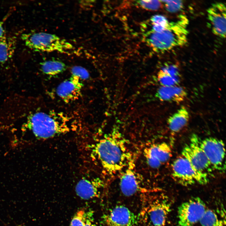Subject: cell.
Here are the masks:
<instances>
[{"instance_id":"cell-20","label":"cell","mask_w":226,"mask_h":226,"mask_svg":"<svg viewBox=\"0 0 226 226\" xmlns=\"http://www.w3.org/2000/svg\"><path fill=\"white\" fill-rule=\"evenodd\" d=\"M41 70L44 74L49 76L58 75L64 71L66 65L63 62L56 60H50L40 63Z\"/></svg>"},{"instance_id":"cell-7","label":"cell","mask_w":226,"mask_h":226,"mask_svg":"<svg viewBox=\"0 0 226 226\" xmlns=\"http://www.w3.org/2000/svg\"><path fill=\"white\" fill-rule=\"evenodd\" d=\"M199 137L193 134L190 142L183 148L182 156L185 158L196 170L209 175L214 170L206 155L200 148Z\"/></svg>"},{"instance_id":"cell-12","label":"cell","mask_w":226,"mask_h":226,"mask_svg":"<svg viewBox=\"0 0 226 226\" xmlns=\"http://www.w3.org/2000/svg\"><path fill=\"white\" fill-rule=\"evenodd\" d=\"M207 18L212 31L222 38L226 35V7L222 3H216L207 10Z\"/></svg>"},{"instance_id":"cell-10","label":"cell","mask_w":226,"mask_h":226,"mask_svg":"<svg viewBox=\"0 0 226 226\" xmlns=\"http://www.w3.org/2000/svg\"><path fill=\"white\" fill-rule=\"evenodd\" d=\"M119 175L120 188L125 196H131L142 191H145L143 187L142 178L136 170L134 159Z\"/></svg>"},{"instance_id":"cell-27","label":"cell","mask_w":226,"mask_h":226,"mask_svg":"<svg viewBox=\"0 0 226 226\" xmlns=\"http://www.w3.org/2000/svg\"><path fill=\"white\" fill-rule=\"evenodd\" d=\"M93 214L91 212L86 213V219L85 226H98L93 221Z\"/></svg>"},{"instance_id":"cell-8","label":"cell","mask_w":226,"mask_h":226,"mask_svg":"<svg viewBox=\"0 0 226 226\" xmlns=\"http://www.w3.org/2000/svg\"><path fill=\"white\" fill-rule=\"evenodd\" d=\"M200 198L194 197L181 203L177 210V226H194L199 223L207 210Z\"/></svg>"},{"instance_id":"cell-4","label":"cell","mask_w":226,"mask_h":226,"mask_svg":"<svg viewBox=\"0 0 226 226\" xmlns=\"http://www.w3.org/2000/svg\"><path fill=\"white\" fill-rule=\"evenodd\" d=\"M21 38L27 46L36 51L65 53L74 49L70 42L53 34L43 32L29 33L23 34Z\"/></svg>"},{"instance_id":"cell-14","label":"cell","mask_w":226,"mask_h":226,"mask_svg":"<svg viewBox=\"0 0 226 226\" xmlns=\"http://www.w3.org/2000/svg\"><path fill=\"white\" fill-rule=\"evenodd\" d=\"M81 80L78 78L71 76L61 82L57 87V95L66 103L73 101L80 96L83 87Z\"/></svg>"},{"instance_id":"cell-28","label":"cell","mask_w":226,"mask_h":226,"mask_svg":"<svg viewBox=\"0 0 226 226\" xmlns=\"http://www.w3.org/2000/svg\"><path fill=\"white\" fill-rule=\"evenodd\" d=\"M8 16H6L3 20L0 21V39L3 37L5 35V30L3 27V24Z\"/></svg>"},{"instance_id":"cell-18","label":"cell","mask_w":226,"mask_h":226,"mask_svg":"<svg viewBox=\"0 0 226 226\" xmlns=\"http://www.w3.org/2000/svg\"><path fill=\"white\" fill-rule=\"evenodd\" d=\"M189 119L188 110L185 106H182L168 118V127L171 132L177 133L187 125Z\"/></svg>"},{"instance_id":"cell-2","label":"cell","mask_w":226,"mask_h":226,"mask_svg":"<svg viewBox=\"0 0 226 226\" xmlns=\"http://www.w3.org/2000/svg\"><path fill=\"white\" fill-rule=\"evenodd\" d=\"M188 20L184 15H180L176 21L169 22L162 31H150L146 41L155 52L164 53L183 46L187 41Z\"/></svg>"},{"instance_id":"cell-24","label":"cell","mask_w":226,"mask_h":226,"mask_svg":"<svg viewBox=\"0 0 226 226\" xmlns=\"http://www.w3.org/2000/svg\"><path fill=\"white\" fill-rule=\"evenodd\" d=\"M71 76L76 77L81 80L89 78V74L85 68L80 66H74L71 69Z\"/></svg>"},{"instance_id":"cell-23","label":"cell","mask_w":226,"mask_h":226,"mask_svg":"<svg viewBox=\"0 0 226 226\" xmlns=\"http://www.w3.org/2000/svg\"><path fill=\"white\" fill-rule=\"evenodd\" d=\"M86 213L83 210H80L77 212L72 219L71 226H85Z\"/></svg>"},{"instance_id":"cell-15","label":"cell","mask_w":226,"mask_h":226,"mask_svg":"<svg viewBox=\"0 0 226 226\" xmlns=\"http://www.w3.org/2000/svg\"><path fill=\"white\" fill-rule=\"evenodd\" d=\"M104 186L103 180L98 177H83L75 187L77 195L81 198L88 200L98 197Z\"/></svg>"},{"instance_id":"cell-17","label":"cell","mask_w":226,"mask_h":226,"mask_svg":"<svg viewBox=\"0 0 226 226\" xmlns=\"http://www.w3.org/2000/svg\"><path fill=\"white\" fill-rule=\"evenodd\" d=\"M199 223L201 226H225V212L223 206L207 209Z\"/></svg>"},{"instance_id":"cell-6","label":"cell","mask_w":226,"mask_h":226,"mask_svg":"<svg viewBox=\"0 0 226 226\" xmlns=\"http://www.w3.org/2000/svg\"><path fill=\"white\" fill-rule=\"evenodd\" d=\"M171 206L168 198H156L144 205L141 213V218L148 226H164Z\"/></svg>"},{"instance_id":"cell-26","label":"cell","mask_w":226,"mask_h":226,"mask_svg":"<svg viewBox=\"0 0 226 226\" xmlns=\"http://www.w3.org/2000/svg\"><path fill=\"white\" fill-rule=\"evenodd\" d=\"M150 21L153 25L164 27H166L169 22L165 17L160 15L152 16L151 18Z\"/></svg>"},{"instance_id":"cell-5","label":"cell","mask_w":226,"mask_h":226,"mask_svg":"<svg viewBox=\"0 0 226 226\" xmlns=\"http://www.w3.org/2000/svg\"><path fill=\"white\" fill-rule=\"evenodd\" d=\"M171 168L174 180L183 186H190L196 183L204 185L209 181V175L196 170L182 156L174 161Z\"/></svg>"},{"instance_id":"cell-16","label":"cell","mask_w":226,"mask_h":226,"mask_svg":"<svg viewBox=\"0 0 226 226\" xmlns=\"http://www.w3.org/2000/svg\"><path fill=\"white\" fill-rule=\"evenodd\" d=\"M187 95V92L183 88L178 86L160 87L158 90L156 97L163 101L180 103Z\"/></svg>"},{"instance_id":"cell-30","label":"cell","mask_w":226,"mask_h":226,"mask_svg":"<svg viewBox=\"0 0 226 226\" xmlns=\"http://www.w3.org/2000/svg\"></svg>"},{"instance_id":"cell-22","label":"cell","mask_w":226,"mask_h":226,"mask_svg":"<svg viewBox=\"0 0 226 226\" xmlns=\"http://www.w3.org/2000/svg\"><path fill=\"white\" fill-rule=\"evenodd\" d=\"M164 4L166 10L171 13H175L180 10L183 8V3L181 0L161 1Z\"/></svg>"},{"instance_id":"cell-13","label":"cell","mask_w":226,"mask_h":226,"mask_svg":"<svg viewBox=\"0 0 226 226\" xmlns=\"http://www.w3.org/2000/svg\"><path fill=\"white\" fill-rule=\"evenodd\" d=\"M104 219L106 226H134L138 220L133 213L122 205L111 209Z\"/></svg>"},{"instance_id":"cell-29","label":"cell","mask_w":226,"mask_h":226,"mask_svg":"<svg viewBox=\"0 0 226 226\" xmlns=\"http://www.w3.org/2000/svg\"><path fill=\"white\" fill-rule=\"evenodd\" d=\"M91 2V1H81L80 3V5L83 8H88L92 3Z\"/></svg>"},{"instance_id":"cell-9","label":"cell","mask_w":226,"mask_h":226,"mask_svg":"<svg viewBox=\"0 0 226 226\" xmlns=\"http://www.w3.org/2000/svg\"><path fill=\"white\" fill-rule=\"evenodd\" d=\"M198 142L214 170L223 172L226 166L225 145L223 141L209 137L203 139L199 137Z\"/></svg>"},{"instance_id":"cell-21","label":"cell","mask_w":226,"mask_h":226,"mask_svg":"<svg viewBox=\"0 0 226 226\" xmlns=\"http://www.w3.org/2000/svg\"><path fill=\"white\" fill-rule=\"evenodd\" d=\"M159 82L163 86H178L180 82V78L174 76L161 69L158 74Z\"/></svg>"},{"instance_id":"cell-25","label":"cell","mask_w":226,"mask_h":226,"mask_svg":"<svg viewBox=\"0 0 226 226\" xmlns=\"http://www.w3.org/2000/svg\"><path fill=\"white\" fill-rule=\"evenodd\" d=\"M161 3V1L158 0H141L137 2V3L142 8L152 10H157L160 8Z\"/></svg>"},{"instance_id":"cell-11","label":"cell","mask_w":226,"mask_h":226,"mask_svg":"<svg viewBox=\"0 0 226 226\" xmlns=\"http://www.w3.org/2000/svg\"><path fill=\"white\" fill-rule=\"evenodd\" d=\"M143 155L147 165L153 169L159 168L172 155L170 146L165 142L153 143L146 146Z\"/></svg>"},{"instance_id":"cell-3","label":"cell","mask_w":226,"mask_h":226,"mask_svg":"<svg viewBox=\"0 0 226 226\" xmlns=\"http://www.w3.org/2000/svg\"><path fill=\"white\" fill-rule=\"evenodd\" d=\"M28 128L37 138L46 139L68 132L70 128L65 120L50 112L37 111L27 117Z\"/></svg>"},{"instance_id":"cell-19","label":"cell","mask_w":226,"mask_h":226,"mask_svg":"<svg viewBox=\"0 0 226 226\" xmlns=\"http://www.w3.org/2000/svg\"><path fill=\"white\" fill-rule=\"evenodd\" d=\"M16 40L13 36H5L0 39V62L4 63L11 58L16 48Z\"/></svg>"},{"instance_id":"cell-1","label":"cell","mask_w":226,"mask_h":226,"mask_svg":"<svg viewBox=\"0 0 226 226\" xmlns=\"http://www.w3.org/2000/svg\"><path fill=\"white\" fill-rule=\"evenodd\" d=\"M127 141L116 131L104 135L94 144L93 153L108 175L120 173L133 159Z\"/></svg>"}]
</instances>
